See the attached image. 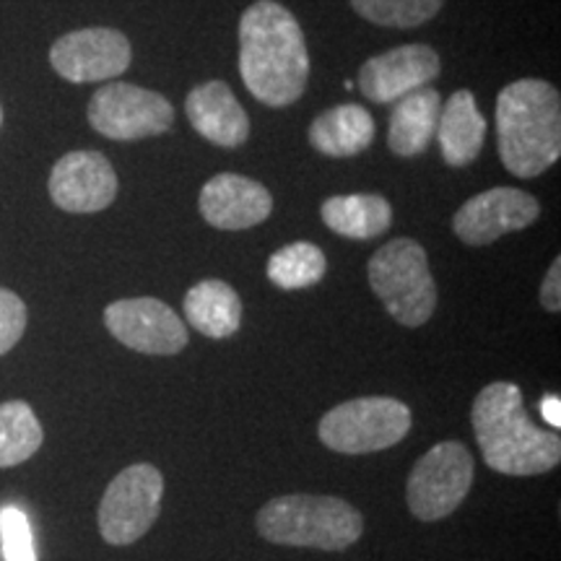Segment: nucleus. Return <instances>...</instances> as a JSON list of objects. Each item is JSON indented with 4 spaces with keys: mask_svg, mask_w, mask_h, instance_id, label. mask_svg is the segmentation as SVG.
Returning <instances> with one entry per match:
<instances>
[{
    "mask_svg": "<svg viewBox=\"0 0 561 561\" xmlns=\"http://www.w3.org/2000/svg\"><path fill=\"white\" fill-rule=\"evenodd\" d=\"M185 115L193 130L221 149H240L250 138V117L234 91L224 81H206L185 100Z\"/></svg>",
    "mask_w": 561,
    "mask_h": 561,
    "instance_id": "nucleus-16",
    "label": "nucleus"
},
{
    "mask_svg": "<svg viewBox=\"0 0 561 561\" xmlns=\"http://www.w3.org/2000/svg\"><path fill=\"white\" fill-rule=\"evenodd\" d=\"M439 110L442 94L432 87L411 91L403 100H398L388 128L390 151L396 157L411 159L430 149L432 138L437 136Z\"/></svg>",
    "mask_w": 561,
    "mask_h": 561,
    "instance_id": "nucleus-19",
    "label": "nucleus"
},
{
    "mask_svg": "<svg viewBox=\"0 0 561 561\" xmlns=\"http://www.w3.org/2000/svg\"><path fill=\"white\" fill-rule=\"evenodd\" d=\"M0 538L5 561H37L30 520L19 507L0 510Z\"/></svg>",
    "mask_w": 561,
    "mask_h": 561,
    "instance_id": "nucleus-25",
    "label": "nucleus"
},
{
    "mask_svg": "<svg viewBox=\"0 0 561 561\" xmlns=\"http://www.w3.org/2000/svg\"><path fill=\"white\" fill-rule=\"evenodd\" d=\"M375 117L362 104H339L318 115L307 130L310 146L322 157L348 159L367 151L375 140Z\"/></svg>",
    "mask_w": 561,
    "mask_h": 561,
    "instance_id": "nucleus-18",
    "label": "nucleus"
},
{
    "mask_svg": "<svg viewBox=\"0 0 561 561\" xmlns=\"http://www.w3.org/2000/svg\"><path fill=\"white\" fill-rule=\"evenodd\" d=\"M104 325L125 348L151 356H174L191 341L187 325L170 305L153 297L112 301Z\"/></svg>",
    "mask_w": 561,
    "mask_h": 561,
    "instance_id": "nucleus-10",
    "label": "nucleus"
},
{
    "mask_svg": "<svg viewBox=\"0 0 561 561\" xmlns=\"http://www.w3.org/2000/svg\"><path fill=\"white\" fill-rule=\"evenodd\" d=\"M445 5V0H351V9L369 24L388 30H416L432 21Z\"/></svg>",
    "mask_w": 561,
    "mask_h": 561,
    "instance_id": "nucleus-24",
    "label": "nucleus"
},
{
    "mask_svg": "<svg viewBox=\"0 0 561 561\" xmlns=\"http://www.w3.org/2000/svg\"><path fill=\"white\" fill-rule=\"evenodd\" d=\"M45 432L37 413L26 401L0 405V468L21 466L39 450Z\"/></svg>",
    "mask_w": 561,
    "mask_h": 561,
    "instance_id": "nucleus-22",
    "label": "nucleus"
},
{
    "mask_svg": "<svg viewBox=\"0 0 561 561\" xmlns=\"http://www.w3.org/2000/svg\"><path fill=\"white\" fill-rule=\"evenodd\" d=\"M442 60L430 45H401L359 68V89L369 102L392 104L437 79Z\"/></svg>",
    "mask_w": 561,
    "mask_h": 561,
    "instance_id": "nucleus-14",
    "label": "nucleus"
},
{
    "mask_svg": "<svg viewBox=\"0 0 561 561\" xmlns=\"http://www.w3.org/2000/svg\"><path fill=\"white\" fill-rule=\"evenodd\" d=\"M471 424L483 462L504 476L549 473L561 462V437L538 430L515 382H491L476 396Z\"/></svg>",
    "mask_w": 561,
    "mask_h": 561,
    "instance_id": "nucleus-2",
    "label": "nucleus"
},
{
    "mask_svg": "<svg viewBox=\"0 0 561 561\" xmlns=\"http://www.w3.org/2000/svg\"><path fill=\"white\" fill-rule=\"evenodd\" d=\"M164 479L151 462H136L121 471L104 489L96 512L102 538L110 546H130L159 520Z\"/></svg>",
    "mask_w": 561,
    "mask_h": 561,
    "instance_id": "nucleus-8",
    "label": "nucleus"
},
{
    "mask_svg": "<svg viewBox=\"0 0 561 561\" xmlns=\"http://www.w3.org/2000/svg\"><path fill=\"white\" fill-rule=\"evenodd\" d=\"M437 140L442 159L450 167H468L479 159L486 140V117L468 89L455 91L450 100L442 102Z\"/></svg>",
    "mask_w": 561,
    "mask_h": 561,
    "instance_id": "nucleus-17",
    "label": "nucleus"
},
{
    "mask_svg": "<svg viewBox=\"0 0 561 561\" xmlns=\"http://www.w3.org/2000/svg\"><path fill=\"white\" fill-rule=\"evenodd\" d=\"M0 125H3V107H0Z\"/></svg>",
    "mask_w": 561,
    "mask_h": 561,
    "instance_id": "nucleus-29",
    "label": "nucleus"
},
{
    "mask_svg": "<svg viewBox=\"0 0 561 561\" xmlns=\"http://www.w3.org/2000/svg\"><path fill=\"white\" fill-rule=\"evenodd\" d=\"M50 198L66 214H100L117 198V172L100 151H70L50 172Z\"/></svg>",
    "mask_w": 561,
    "mask_h": 561,
    "instance_id": "nucleus-13",
    "label": "nucleus"
},
{
    "mask_svg": "<svg viewBox=\"0 0 561 561\" xmlns=\"http://www.w3.org/2000/svg\"><path fill=\"white\" fill-rule=\"evenodd\" d=\"M89 125L110 140H140L172 130L174 107L164 94L136 83H104L89 102Z\"/></svg>",
    "mask_w": 561,
    "mask_h": 561,
    "instance_id": "nucleus-9",
    "label": "nucleus"
},
{
    "mask_svg": "<svg viewBox=\"0 0 561 561\" xmlns=\"http://www.w3.org/2000/svg\"><path fill=\"white\" fill-rule=\"evenodd\" d=\"M541 413L546 419V424L553 426V432L561 426V401L559 396H546L543 403H541Z\"/></svg>",
    "mask_w": 561,
    "mask_h": 561,
    "instance_id": "nucleus-28",
    "label": "nucleus"
},
{
    "mask_svg": "<svg viewBox=\"0 0 561 561\" xmlns=\"http://www.w3.org/2000/svg\"><path fill=\"white\" fill-rule=\"evenodd\" d=\"M198 208L210 227L242 231L268 219L273 214V195L268 187L244 174L221 172L203 185Z\"/></svg>",
    "mask_w": 561,
    "mask_h": 561,
    "instance_id": "nucleus-15",
    "label": "nucleus"
},
{
    "mask_svg": "<svg viewBox=\"0 0 561 561\" xmlns=\"http://www.w3.org/2000/svg\"><path fill=\"white\" fill-rule=\"evenodd\" d=\"M411 409L388 396L354 398L320 419L318 434L328 450L369 455L396 447L411 432Z\"/></svg>",
    "mask_w": 561,
    "mask_h": 561,
    "instance_id": "nucleus-6",
    "label": "nucleus"
},
{
    "mask_svg": "<svg viewBox=\"0 0 561 561\" xmlns=\"http://www.w3.org/2000/svg\"><path fill=\"white\" fill-rule=\"evenodd\" d=\"M240 76L265 107L299 102L310 79V55L294 13L276 0H255L240 19Z\"/></svg>",
    "mask_w": 561,
    "mask_h": 561,
    "instance_id": "nucleus-1",
    "label": "nucleus"
},
{
    "mask_svg": "<svg viewBox=\"0 0 561 561\" xmlns=\"http://www.w3.org/2000/svg\"><path fill=\"white\" fill-rule=\"evenodd\" d=\"M322 224L346 240H375L392 224V206L382 195H333L320 206Z\"/></svg>",
    "mask_w": 561,
    "mask_h": 561,
    "instance_id": "nucleus-21",
    "label": "nucleus"
},
{
    "mask_svg": "<svg viewBox=\"0 0 561 561\" xmlns=\"http://www.w3.org/2000/svg\"><path fill=\"white\" fill-rule=\"evenodd\" d=\"M26 322H30V312H26L24 299L0 286V356L9 354L21 341Z\"/></svg>",
    "mask_w": 561,
    "mask_h": 561,
    "instance_id": "nucleus-26",
    "label": "nucleus"
},
{
    "mask_svg": "<svg viewBox=\"0 0 561 561\" xmlns=\"http://www.w3.org/2000/svg\"><path fill=\"white\" fill-rule=\"evenodd\" d=\"M541 305L551 314L561 312V257H553L551 268L546 271V278L541 284Z\"/></svg>",
    "mask_w": 561,
    "mask_h": 561,
    "instance_id": "nucleus-27",
    "label": "nucleus"
},
{
    "mask_svg": "<svg viewBox=\"0 0 561 561\" xmlns=\"http://www.w3.org/2000/svg\"><path fill=\"white\" fill-rule=\"evenodd\" d=\"M496 146L504 170L533 180L561 157V96L543 79L512 81L496 96Z\"/></svg>",
    "mask_w": 561,
    "mask_h": 561,
    "instance_id": "nucleus-3",
    "label": "nucleus"
},
{
    "mask_svg": "<svg viewBox=\"0 0 561 561\" xmlns=\"http://www.w3.org/2000/svg\"><path fill=\"white\" fill-rule=\"evenodd\" d=\"M325 252L312 242H291L276 250L271 255L268 268H265L271 284H276L284 291L310 289L325 278Z\"/></svg>",
    "mask_w": 561,
    "mask_h": 561,
    "instance_id": "nucleus-23",
    "label": "nucleus"
},
{
    "mask_svg": "<svg viewBox=\"0 0 561 561\" xmlns=\"http://www.w3.org/2000/svg\"><path fill=\"white\" fill-rule=\"evenodd\" d=\"M367 276L371 291L392 320L405 328H421L432 320L439 294L430 271V257L416 240H390L369 257Z\"/></svg>",
    "mask_w": 561,
    "mask_h": 561,
    "instance_id": "nucleus-5",
    "label": "nucleus"
},
{
    "mask_svg": "<svg viewBox=\"0 0 561 561\" xmlns=\"http://www.w3.org/2000/svg\"><path fill=\"white\" fill-rule=\"evenodd\" d=\"M255 528L276 546L343 551L362 538L364 517L341 496L286 494L257 512Z\"/></svg>",
    "mask_w": 561,
    "mask_h": 561,
    "instance_id": "nucleus-4",
    "label": "nucleus"
},
{
    "mask_svg": "<svg viewBox=\"0 0 561 561\" xmlns=\"http://www.w3.org/2000/svg\"><path fill=\"white\" fill-rule=\"evenodd\" d=\"M130 62V39L107 26L68 32L50 47L53 70L70 83L112 81L123 76Z\"/></svg>",
    "mask_w": 561,
    "mask_h": 561,
    "instance_id": "nucleus-11",
    "label": "nucleus"
},
{
    "mask_svg": "<svg viewBox=\"0 0 561 561\" xmlns=\"http://www.w3.org/2000/svg\"><path fill=\"white\" fill-rule=\"evenodd\" d=\"M541 216V203L520 187H491L455 210L453 231L468 248H486L510 231L528 229Z\"/></svg>",
    "mask_w": 561,
    "mask_h": 561,
    "instance_id": "nucleus-12",
    "label": "nucleus"
},
{
    "mask_svg": "<svg viewBox=\"0 0 561 561\" xmlns=\"http://www.w3.org/2000/svg\"><path fill=\"white\" fill-rule=\"evenodd\" d=\"M185 320L206 339H229L242 325V299L227 280L206 278L195 284L182 301Z\"/></svg>",
    "mask_w": 561,
    "mask_h": 561,
    "instance_id": "nucleus-20",
    "label": "nucleus"
},
{
    "mask_svg": "<svg viewBox=\"0 0 561 561\" xmlns=\"http://www.w3.org/2000/svg\"><path fill=\"white\" fill-rule=\"evenodd\" d=\"M473 458L458 439L434 445L416 460L405 483V502L416 520L437 523L450 517L466 502L473 486Z\"/></svg>",
    "mask_w": 561,
    "mask_h": 561,
    "instance_id": "nucleus-7",
    "label": "nucleus"
}]
</instances>
